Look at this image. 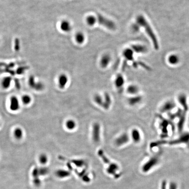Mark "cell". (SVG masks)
<instances>
[{
    "instance_id": "1",
    "label": "cell",
    "mask_w": 189,
    "mask_h": 189,
    "mask_svg": "<svg viewBox=\"0 0 189 189\" xmlns=\"http://www.w3.org/2000/svg\"><path fill=\"white\" fill-rule=\"evenodd\" d=\"M136 23L139 25L140 27H142L144 29L145 32L153 43L154 47L156 49H158L159 48L158 41L151 25L148 23L146 19L142 15H138L136 17Z\"/></svg>"
},
{
    "instance_id": "2",
    "label": "cell",
    "mask_w": 189,
    "mask_h": 189,
    "mask_svg": "<svg viewBox=\"0 0 189 189\" xmlns=\"http://www.w3.org/2000/svg\"><path fill=\"white\" fill-rule=\"evenodd\" d=\"M96 16L97 17V23L100 25L111 31L115 30L116 25L114 21L99 13L97 14Z\"/></svg>"
},
{
    "instance_id": "3",
    "label": "cell",
    "mask_w": 189,
    "mask_h": 189,
    "mask_svg": "<svg viewBox=\"0 0 189 189\" xmlns=\"http://www.w3.org/2000/svg\"><path fill=\"white\" fill-rule=\"evenodd\" d=\"M159 158L157 156L152 157L142 167V170L144 173L149 172L159 162Z\"/></svg>"
},
{
    "instance_id": "4",
    "label": "cell",
    "mask_w": 189,
    "mask_h": 189,
    "mask_svg": "<svg viewBox=\"0 0 189 189\" xmlns=\"http://www.w3.org/2000/svg\"><path fill=\"white\" fill-rule=\"evenodd\" d=\"M91 138L95 143H99L100 142L101 125L98 122H95L92 124Z\"/></svg>"
},
{
    "instance_id": "5",
    "label": "cell",
    "mask_w": 189,
    "mask_h": 189,
    "mask_svg": "<svg viewBox=\"0 0 189 189\" xmlns=\"http://www.w3.org/2000/svg\"><path fill=\"white\" fill-rule=\"evenodd\" d=\"M130 139V136L127 133H123L116 138L114 144L116 146L120 147L127 144Z\"/></svg>"
},
{
    "instance_id": "6",
    "label": "cell",
    "mask_w": 189,
    "mask_h": 189,
    "mask_svg": "<svg viewBox=\"0 0 189 189\" xmlns=\"http://www.w3.org/2000/svg\"><path fill=\"white\" fill-rule=\"evenodd\" d=\"M125 84L124 77L120 73L116 75L114 81V85L119 92H122Z\"/></svg>"
},
{
    "instance_id": "7",
    "label": "cell",
    "mask_w": 189,
    "mask_h": 189,
    "mask_svg": "<svg viewBox=\"0 0 189 189\" xmlns=\"http://www.w3.org/2000/svg\"><path fill=\"white\" fill-rule=\"evenodd\" d=\"M20 104L18 97L15 96H12L10 98L9 109L12 112H16L19 110Z\"/></svg>"
},
{
    "instance_id": "8",
    "label": "cell",
    "mask_w": 189,
    "mask_h": 189,
    "mask_svg": "<svg viewBox=\"0 0 189 189\" xmlns=\"http://www.w3.org/2000/svg\"><path fill=\"white\" fill-rule=\"evenodd\" d=\"M69 79L67 75L64 73L60 74L57 78L58 88L61 90H63L66 87L68 82Z\"/></svg>"
},
{
    "instance_id": "9",
    "label": "cell",
    "mask_w": 189,
    "mask_h": 189,
    "mask_svg": "<svg viewBox=\"0 0 189 189\" xmlns=\"http://www.w3.org/2000/svg\"><path fill=\"white\" fill-rule=\"evenodd\" d=\"M111 61V56L108 53H105L101 57L100 61V66L103 69H105L108 67Z\"/></svg>"
},
{
    "instance_id": "10",
    "label": "cell",
    "mask_w": 189,
    "mask_h": 189,
    "mask_svg": "<svg viewBox=\"0 0 189 189\" xmlns=\"http://www.w3.org/2000/svg\"><path fill=\"white\" fill-rule=\"evenodd\" d=\"M130 138L134 142L139 143L142 140V134L140 130L137 128H133L130 133Z\"/></svg>"
},
{
    "instance_id": "11",
    "label": "cell",
    "mask_w": 189,
    "mask_h": 189,
    "mask_svg": "<svg viewBox=\"0 0 189 189\" xmlns=\"http://www.w3.org/2000/svg\"><path fill=\"white\" fill-rule=\"evenodd\" d=\"M142 96L138 94L137 95L132 96L130 97H129L127 101L129 106H134L139 104L142 101Z\"/></svg>"
},
{
    "instance_id": "12",
    "label": "cell",
    "mask_w": 189,
    "mask_h": 189,
    "mask_svg": "<svg viewBox=\"0 0 189 189\" xmlns=\"http://www.w3.org/2000/svg\"><path fill=\"white\" fill-rule=\"evenodd\" d=\"M104 104L102 108L106 110H109L112 104V99L111 96L107 92H105L104 96Z\"/></svg>"
},
{
    "instance_id": "13",
    "label": "cell",
    "mask_w": 189,
    "mask_h": 189,
    "mask_svg": "<svg viewBox=\"0 0 189 189\" xmlns=\"http://www.w3.org/2000/svg\"><path fill=\"white\" fill-rule=\"evenodd\" d=\"M60 29L61 31L63 33H70L72 30L71 24L67 20H62L60 23Z\"/></svg>"
},
{
    "instance_id": "14",
    "label": "cell",
    "mask_w": 189,
    "mask_h": 189,
    "mask_svg": "<svg viewBox=\"0 0 189 189\" xmlns=\"http://www.w3.org/2000/svg\"><path fill=\"white\" fill-rule=\"evenodd\" d=\"M189 141V133H185L182 135L179 138L172 141L170 142L169 144L171 145L173 144H180V143H186Z\"/></svg>"
},
{
    "instance_id": "15",
    "label": "cell",
    "mask_w": 189,
    "mask_h": 189,
    "mask_svg": "<svg viewBox=\"0 0 189 189\" xmlns=\"http://www.w3.org/2000/svg\"><path fill=\"white\" fill-rule=\"evenodd\" d=\"M168 125H169L168 121L161 118V121L160 123L159 127L161 130L162 136L163 138H165L167 135V134H168L167 128H168Z\"/></svg>"
},
{
    "instance_id": "16",
    "label": "cell",
    "mask_w": 189,
    "mask_h": 189,
    "mask_svg": "<svg viewBox=\"0 0 189 189\" xmlns=\"http://www.w3.org/2000/svg\"><path fill=\"white\" fill-rule=\"evenodd\" d=\"M130 48L132 49L134 53L139 54L140 53L144 54L147 51V48L146 47L142 44H133L132 45Z\"/></svg>"
},
{
    "instance_id": "17",
    "label": "cell",
    "mask_w": 189,
    "mask_h": 189,
    "mask_svg": "<svg viewBox=\"0 0 189 189\" xmlns=\"http://www.w3.org/2000/svg\"><path fill=\"white\" fill-rule=\"evenodd\" d=\"M140 89L139 87L135 84L129 85L126 89V91L131 96L137 95L139 93Z\"/></svg>"
},
{
    "instance_id": "18",
    "label": "cell",
    "mask_w": 189,
    "mask_h": 189,
    "mask_svg": "<svg viewBox=\"0 0 189 189\" xmlns=\"http://www.w3.org/2000/svg\"><path fill=\"white\" fill-rule=\"evenodd\" d=\"M134 52L131 48H127L123 50V56L128 61H133L134 60Z\"/></svg>"
},
{
    "instance_id": "19",
    "label": "cell",
    "mask_w": 189,
    "mask_h": 189,
    "mask_svg": "<svg viewBox=\"0 0 189 189\" xmlns=\"http://www.w3.org/2000/svg\"><path fill=\"white\" fill-rule=\"evenodd\" d=\"M178 100L180 104L184 108V110L186 112L188 110V105L187 104V97L184 94H181L178 97Z\"/></svg>"
},
{
    "instance_id": "20",
    "label": "cell",
    "mask_w": 189,
    "mask_h": 189,
    "mask_svg": "<svg viewBox=\"0 0 189 189\" xmlns=\"http://www.w3.org/2000/svg\"><path fill=\"white\" fill-rule=\"evenodd\" d=\"M74 38L75 41L77 44L82 45L85 43V36L83 32L78 31L75 34Z\"/></svg>"
},
{
    "instance_id": "21",
    "label": "cell",
    "mask_w": 189,
    "mask_h": 189,
    "mask_svg": "<svg viewBox=\"0 0 189 189\" xmlns=\"http://www.w3.org/2000/svg\"><path fill=\"white\" fill-rule=\"evenodd\" d=\"M175 106V104L173 102L171 101H168L162 105L161 108V112H162V113L169 112L173 109Z\"/></svg>"
},
{
    "instance_id": "22",
    "label": "cell",
    "mask_w": 189,
    "mask_h": 189,
    "mask_svg": "<svg viewBox=\"0 0 189 189\" xmlns=\"http://www.w3.org/2000/svg\"><path fill=\"white\" fill-rule=\"evenodd\" d=\"M12 78L11 76H5L3 77L1 81V86L4 89H8L11 85Z\"/></svg>"
},
{
    "instance_id": "23",
    "label": "cell",
    "mask_w": 189,
    "mask_h": 189,
    "mask_svg": "<svg viewBox=\"0 0 189 189\" xmlns=\"http://www.w3.org/2000/svg\"><path fill=\"white\" fill-rule=\"evenodd\" d=\"M93 100L95 104L99 107H103L104 104V96L99 93L94 94L93 96Z\"/></svg>"
},
{
    "instance_id": "24",
    "label": "cell",
    "mask_w": 189,
    "mask_h": 189,
    "mask_svg": "<svg viewBox=\"0 0 189 189\" xmlns=\"http://www.w3.org/2000/svg\"><path fill=\"white\" fill-rule=\"evenodd\" d=\"M85 22L88 26L90 27L94 26L97 23V17L93 15H87L85 18Z\"/></svg>"
},
{
    "instance_id": "25",
    "label": "cell",
    "mask_w": 189,
    "mask_h": 189,
    "mask_svg": "<svg viewBox=\"0 0 189 189\" xmlns=\"http://www.w3.org/2000/svg\"><path fill=\"white\" fill-rule=\"evenodd\" d=\"M13 134L14 138L16 140H21L24 136L23 130L20 127H17L13 130Z\"/></svg>"
},
{
    "instance_id": "26",
    "label": "cell",
    "mask_w": 189,
    "mask_h": 189,
    "mask_svg": "<svg viewBox=\"0 0 189 189\" xmlns=\"http://www.w3.org/2000/svg\"><path fill=\"white\" fill-rule=\"evenodd\" d=\"M65 126L67 130L72 131L75 130L76 128L77 123L74 120L70 119L65 122Z\"/></svg>"
},
{
    "instance_id": "27",
    "label": "cell",
    "mask_w": 189,
    "mask_h": 189,
    "mask_svg": "<svg viewBox=\"0 0 189 189\" xmlns=\"http://www.w3.org/2000/svg\"><path fill=\"white\" fill-rule=\"evenodd\" d=\"M56 176L60 178H64L70 176V173L67 171L63 170H59L57 171Z\"/></svg>"
},
{
    "instance_id": "28",
    "label": "cell",
    "mask_w": 189,
    "mask_h": 189,
    "mask_svg": "<svg viewBox=\"0 0 189 189\" xmlns=\"http://www.w3.org/2000/svg\"><path fill=\"white\" fill-rule=\"evenodd\" d=\"M21 101L24 105L28 106L32 102V98L31 96L28 94H24L21 97Z\"/></svg>"
},
{
    "instance_id": "29",
    "label": "cell",
    "mask_w": 189,
    "mask_h": 189,
    "mask_svg": "<svg viewBox=\"0 0 189 189\" xmlns=\"http://www.w3.org/2000/svg\"><path fill=\"white\" fill-rule=\"evenodd\" d=\"M48 157L47 154L42 153L39 156V162L43 165H46L48 162Z\"/></svg>"
},
{
    "instance_id": "30",
    "label": "cell",
    "mask_w": 189,
    "mask_h": 189,
    "mask_svg": "<svg viewBox=\"0 0 189 189\" xmlns=\"http://www.w3.org/2000/svg\"><path fill=\"white\" fill-rule=\"evenodd\" d=\"M185 114L183 113V114L181 116L180 119L178 122V130L180 132H181L184 128V124L185 121Z\"/></svg>"
},
{
    "instance_id": "31",
    "label": "cell",
    "mask_w": 189,
    "mask_h": 189,
    "mask_svg": "<svg viewBox=\"0 0 189 189\" xmlns=\"http://www.w3.org/2000/svg\"><path fill=\"white\" fill-rule=\"evenodd\" d=\"M178 58L176 56H171L169 58V61L172 64H175L178 62Z\"/></svg>"
},
{
    "instance_id": "32",
    "label": "cell",
    "mask_w": 189,
    "mask_h": 189,
    "mask_svg": "<svg viewBox=\"0 0 189 189\" xmlns=\"http://www.w3.org/2000/svg\"><path fill=\"white\" fill-rule=\"evenodd\" d=\"M140 28H141V27L139 26V25L137 24L136 23H134L132 25V31L134 32H138Z\"/></svg>"
},
{
    "instance_id": "33",
    "label": "cell",
    "mask_w": 189,
    "mask_h": 189,
    "mask_svg": "<svg viewBox=\"0 0 189 189\" xmlns=\"http://www.w3.org/2000/svg\"><path fill=\"white\" fill-rule=\"evenodd\" d=\"M178 186L177 184L174 182H171L169 185L168 189H177Z\"/></svg>"
},
{
    "instance_id": "34",
    "label": "cell",
    "mask_w": 189,
    "mask_h": 189,
    "mask_svg": "<svg viewBox=\"0 0 189 189\" xmlns=\"http://www.w3.org/2000/svg\"><path fill=\"white\" fill-rule=\"evenodd\" d=\"M161 189H167V183L166 181H163L162 184Z\"/></svg>"
}]
</instances>
